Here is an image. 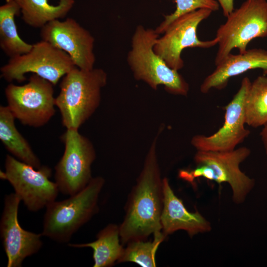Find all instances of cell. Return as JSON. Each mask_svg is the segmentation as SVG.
I'll return each mask as SVG.
<instances>
[{
	"instance_id": "obj_1",
	"label": "cell",
	"mask_w": 267,
	"mask_h": 267,
	"mask_svg": "<svg viewBox=\"0 0 267 267\" xmlns=\"http://www.w3.org/2000/svg\"><path fill=\"white\" fill-rule=\"evenodd\" d=\"M160 134L158 133L152 143L143 169L129 195L125 216L119 226L120 240L123 244L145 240L151 234L162 231L163 179L156 149Z\"/></svg>"
},
{
	"instance_id": "obj_2",
	"label": "cell",
	"mask_w": 267,
	"mask_h": 267,
	"mask_svg": "<svg viewBox=\"0 0 267 267\" xmlns=\"http://www.w3.org/2000/svg\"><path fill=\"white\" fill-rule=\"evenodd\" d=\"M107 81V74L101 68L75 67L63 77L55 103L66 129L78 130L94 113Z\"/></svg>"
},
{
	"instance_id": "obj_3",
	"label": "cell",
	"mask_w": 267,
	"mask_h": 267,
	"mask_svg": "<svg viewBox=\"0 0 267 267\" xmlns=\"http://www.w3.org/2000/svg\"><path fill=\"white\" fill-rule=\"evenodd\" d=\"M159 35L155 29L138 25L127 55L129 66L136 80L143 81L152 89L162 85L169 93L186 96L189 90L188 84L153 49Z\"/></svg>"
},
{
	"instance_id": "obj_4",
	"label": "cell",
	"mask_w": 267,
	"mask_h": 267,
	"mask_svg": "<svg viewBox=\"0 0 267 267\" xmlns=\"http://www.w3.org/2000/svg\"><path fill=\"white\" fill-rule=\"evenodd\" d=\"M250 154V149L244 146L228 151H197L194 156L196 168L180 170L178 176L189 182L203 178L219 184L227 183L231 189L233 202L241 204L255 185L254 179L240 168Z\"/></svg>"
},
{
	"instance_id": "obj_5",
	"label": "cell",
	"mask_w": 267,
	"mask_h": 267,
	"mask_svg": "<svg viewBox=\"0 0 267 267\" xmlns=\"http://www.w3.org/2000/svg\"><path fill=\"white\" fill-rule=\"evenodd\" d=\"M105 181L92 178L78 193L46 207L42 235L59 243L68 242L72 235L98 211V199Z\"/></svg>"
},
{
	"instance_id": "obj_6",
	"label": "cell",
	"mask_w": 267,
	"mask_h": 267,
	"mask_svg": "<svg viewBox=\"0 0 267 267\" xmlns=\"http://www.w3.org/2000/svg\"><path fill=\"white\" fill-rule=\"evenodd\" d=\"M226 18L217 31L219 46L215 65L233 49L237 48L239 53H244L252 40L267 37V1L246 0Z\"/></svg>"
},
{
	"instance_id": "obj_7",
	"label": "cell",
	"mask_w": 267,
	"mask_h": 267,
	"mask_svg": "<svg viewBox=\"0 0 267 267\" xmlns=\"http://www.w3.org/2000/svg\"><path fill=\"white\" fill-rule=\"evenodd\" d=\"M76 67L64 51L42 40L33 44L28 52L10 58L0 69L1 77L11 83H21L25 75L35 74L56 85L60 79Z\"/></svg>"
},
{
	"instance_id": "obj_8",
	"label": "cell",
	"mask_w": 267,
	"mask_h": 267,
	"mask_svg": "<svg viewBox=\"0 0 267 267\" xmlns=\"http://www.w3.org/2000/svg\"><path fill=\"white\" fill-rule=\"evenodd\" d=\"M53 85L32 74L22 86L10 83L5 89L7 106L22 124L35 128L45 125L55 113Z\"/></svg>"
},
{
	"instance_id": "obj_9",
	"label": "cell",
	"mask_w": 267,
	"mask_h": 267,
	"mask_svg": "<svg viewBox=\"0 0 267 267\" xmlns=\"http://www.w3.org/2000/svg\"><path fill=\"white\" fill-rule=\"evenodd\" d=\"M61 140L65 149L55 167V179L63 194L74 195L84 188L91 178V166L95 152L89 140L78 130L66 129Z\"/></svg>"
},
{
	"instance_id": "obj_10",
	"label": "cell",
	"mask_w": 267,
	"mask_h": 267,
	"mask_svg": "<svg viewBox=\"0 0 267 267\" xmlns=\"http://www.w3.org/2000/svg\"><path fill=\"white\" fill-rule=\"evenodd\" d=\"M51 170L47 166L37 169L7 155L5 171L0 178L9 182L15 193L31 211H37L55 201L59 191L56 182L50 180Z\"/></svg>"
},
{
	"instance_id": "obj_11",
	"label": "cell",
	"mask_w": 267,
	"mask_h": 267,
	"mask_svg": "<svg viewBox=\"0 0 267 267\" xmlns=\"http://www.w3.org/2000/svg\"><path fill=\"white\" fill-rule=\"evenodd\" d=\"M212 12L209 9L201 8L176 18L157 40L153 47L154 51L170 68L178 71L184 66L181 56L183 49L188 47L208 48L218 44V38L201 41L197 34L200 23L209 17Z\"/></svg>"
},
{
	"instance_id": "obj_12",
	"label": "cell",
	"mask_w": 267,
	"mask_h": 267,
	"mask_svg": "<svg viewBox=\"0 0 267 267\" xmlns=\"http://www.w3.org/2000/svg\"><path fill=\"white\" fill-rule=\"evenodd\" d=\"M251 82L247 77L242 79L237 92L224 107L223 124L216 133L192 138L191 143L197 151H231L249 136L250 131L245 126V101Z\"/></svg>"
},
{
	"instance_id": "obj_13",
	"label": "cell",
	"mask_w": 267,
	"mask_h": 267,
	"mask_svg": "<svg viewBox=\"0 0 267 267\" xmlns=\"http://www.w3.org/2000/svg\"><path fill=\"white\" fill-rule=\"evenodd\" d=\"M40 35L42 40L68 54L77 67L84 70L94 68V38L74 19L52 21L41 29Z\"/></svg>"
},
{
	"instance_id": "obj_14",
	"label": "cell",
	"mask_w": 267,
	"mask_h": 267,
	"mask_svg": "<svg viewBox=\"0 0 267 267\" xmlns=\"http://www.w3.org/2000/svg\"><path fill=\"white\" fill-rule=\"evenodd\" d=\"M21 200L15 193L6 195L0 223V237L7 258V267H20L23 260L41 249L42 234H37L22 228L18 220L19 205Z\"/></svg>"
},
{
	"instance_id": "obj_15",
	"label": "cell",
	"mask_w": 267,
	"mask_h": 267,
	"mask_svg": "<svg viewBox=\"0 0 267 267\" xmlns=\"http://www.w3.org/2000/svg\"><path fill=\"white\" fill-rule=\"evenodd\" d=\"M163 206L161 216L162 231L167 236L183 230L190 237L210 231L212 226L198 211L190 212L172 189L166 178H163Z\"/></svg>"
},
{
	"instance_id": "obj_16",
	"label": "cell",
	"mask_w": 267,
	"mask_h": 267,
	"mask_svg": "<svg viewBox=\"0 0 267 267\" xmlns=\"http://www.w3.org/2000/svg\"><path fill=\"white\" fill-rule=\"evenodd\" d=\"M214 71L207 76L200 87L203 93H207L212 89H224L233 77L256 68L267 69V50L261 48L247 49L244 53H231L216 65Z\"/></svg>"
},
{
	"instance_id": "obj_17",
	"label": "cell",
	"mask_w": 267,
	"mask_h": 267,
	"mask_svg": "<svg viewBox=\"0 0 267 267\" xmlns=\"http://www.w3.org/2000/svg\"><path fill=\"white\" fill-rule=\"evenodd\" d=\"M15 119L8 106H0V139L5 148L20 161L40 169L42 167L40 161L16 129Z\"/></svg>"
},
{
	"instance_id": "obj_18",
	"label": "cell",
	"mask_w": 267,
	"mask_h": 267,
	"mask_svg": "<svg viewBox=\"0 0 267 267\" xmlns=\"http://www.w3.org/2000/svg\"><path fill=\"white\" fill-rule=\"evenodd\" d=\"M20 13L15 0H6L0 6V47L9 58L28 52L33 46L19 35L15 18Z\"/></svg>"
},
{
	"instance_id": "obj_19",
	"label": "cell",
	"mask_w": 267,
	"mask_h": 267,
	"mask_svg": "<svg viewBox=\"0 0 267 267\" xmlns=\"http://www.w3.org/2000/svg\"><path fill=\"white\" fill-rule=\"evenodd\" d=\"M119 226L109 224L100 230L97 239L84 244H69L76 248L90 247L93 250V267H108L114 265L122 256L124 248L120 243Z\"/></svg>"
},
{
	"instance_id": "obj_20",
	"label": "cell",
	"mask_w": 267,
	"mask_h": 267,
	"mask_svg": "<svg viewBox=\"0 0 267 267\" xmlns=\"http://www.w3.org/2000/svg\"><path fill=\"white\" fill-rule=\"evenodd\" d=\"M22 19L28 26L41 29L48 23L65 17L73 7L74 0H59L54 5L48 0H15Z\"/></svg>"
},
{
	"instance_id": "obj_21",
	"label": "cell",
	"mask_w": 267,
	"mask_h": 267,
	"mask_svg": "<svg viewBox=\"0 0 267 267\" xmlns=\"http://www.w3.org/2000/svg\"><path fill=\"white\" fill-rule=\"evenodd\" d=\"M246 124L252 128L267 123V76H258L251 84L245 101Z\"/></svg>"
},
{
	"instance_id": "obj_22",
	"label": "cell",
	"mask_w": 267,
	"mask_h": 267,
	"mask_svg": "<svg viewBox=\"0 0 267 267\" xmlns=\"http://www.w3.org/2000/svg\"><path fill=\"white\" fill-rule=\"evenodd\" d=\"M153 235L152 241L138 240L129 242L118 262H131L143 267H156L157 250L166 236L162 231Z\"/></svg>"
},
{
	"instance_id": "obj_23",
	"label": "cell",
	"mask_w": 267,
	"mask_h": 267,
	"mask_svg": "<svg viewBox=\"0 0 267 267\" xmlns=\"http://www.w3.org/2000/svg\"><path fill=\"white\" fill-rule=\"evenodd\" d=\"M176 9L174 12L166 15L164 20L155 29L158 34H162L168 25L174 20L186 13L201 8L212 11L218 10L220 5L216 0H175Z\"/></svg>"
},
{
	"instance_id": "obj_24",
	"label": "cell",
	"mask_w": 267,
	"mask_h": 267,
	"mask_svg": "<svg viewBox=\"0 0 267 267\" xmlns=\"http://www.w3.org/2000/svg\"><path fill=\"white\" fill-rule=\"evenodd\" d=\"M219 5L221 6L223 14L227 17L234 10V0H217Z\"/></svg>"
},
{
	"instance_id": "obj_25",
	"label": "cell",
	"mask_w": 267,
	"mask_h": 267,
	"mask_svg": "<svg viewBox=\"0 0 267 267\" xmlns=\"http://www.w3.org/2000/svg\"><path fill=\"white\" fill-rule=\"evenodd\" d=\"M260 135L265 152L267 157V123L262 127Z\"/></svg>"
},
{
	"instance_id": "obj_26",
	"label": "cell",
	"mask_w": 267,
	"mask_h": 267,
	"mask_svg": "<svg viewBox=\"0 0 267 267\" xmlns=\"http://www.w3.org/2000/svg\"><path fill=\"white\" fill-rule=\"evenodd\" d=\"M264 75L267 76V69L263 71Z\"/></svg>"
}]
</instances>
